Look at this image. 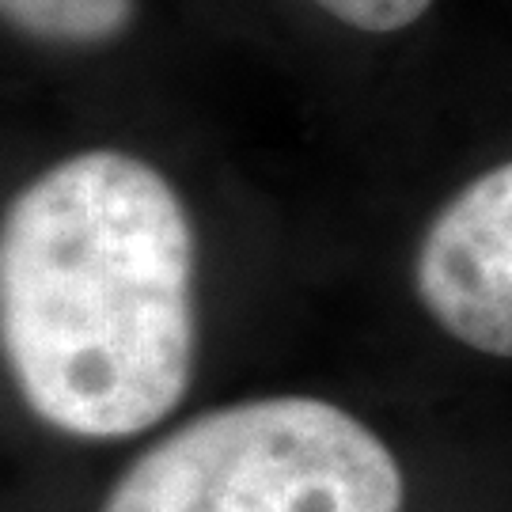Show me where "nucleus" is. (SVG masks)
<instances>
[{
    "label": "nucleus",
    "mask_w": 512,
    "mask_h": 512,
    "mask_svg": "<svg viewBox=\"0 0 512 512\" xmlns=\"http://www.w3.org/2000/svg\"><path fill=\"white\" fill-rule=\"evenodd\" d=\"M198 247L152 164L88 148L4 209L0 338L23 403L57 433L137 437L183 403L198 353Z\"/></svg>",
    "instance_id": "f257e3e1"
},
{
    "label": "nucleus",
    "mask_w": 512,
    "mask_h": 512,
    "mask_svg": "<svg viewBox=\"0 0 512 512\" xmlns=\"http://www.w3.org/2000/svg\"><path fill=\"white\" fill-rule=\"evenodd\" d=\"M99 512H403V471L342 406L277 395L156 440Z\"/></svg>",
    "instance_id": "f03ea898"
},
{
    "label": "nucleus",
    "mask_w": 512,
    "mask_h": 512,
    "mask_svg": "<svg viewBox=\"0 0 512 512\" xmlns=\"http://www.w3.org/2000/svg\"><path fill=\"white\" fill-rule=\"evenodd\" d=\"M414 289L456 342L512 357V160L440 209L414 258Z\"/></svg>",
    "instance_id": "7ed1b4c3"
},
{
    "label": "nucleus",
    "mask_w": 512,
    "mask_h": 512,
    "mask_svg": "<svg viewBox=\"0 0 512 512\" xmlns=\"http://www.w3.org/2000/svg\"><path fill=\"white\" fill-rule=\"evenodd\" d=\"M0 16L35 42L107 46L129 31L137 0H0Z\"/></svg>",
    "instance_id": "20e7f679"
},
{
    "label": "nucleus",
    "mask_w": 512,
    "mask_h": 512,
    "mask_svg": "<svg viewBox=\"0 0 512 512\" xmlns=\"http://www.w3.org/2000/svg\"><path fill=\"white\" fill-rule=\"evenodd\" d=\"M315 4L349 27L368 31V35L403 31L433 8V0H315Z\"/></svg>",
    "instance_id": "39448f33"
}]
</instances>
